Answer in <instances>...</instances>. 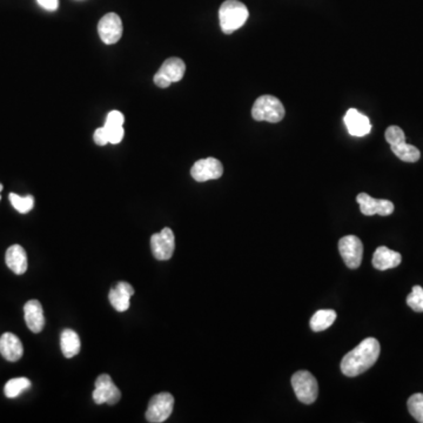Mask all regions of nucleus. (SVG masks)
<instances>
[{
    "mask_svg": "<svg viewBox=\"0 0 423 423\" xmlns=\"http://www.w3.org/2000/svg\"><path fill=\"white\" fill-rule=\"evenodd\" d=\"M222 173H224L222 163L215 158L198 160L191 170V175L198 182L215 180L221 177Z\"/></svg>",
    "mask_w": 423,
    "mask_h": 423,
    "instance_id": "9b49d317",
    "label": "nucleus"
},
{
    "mask_svg": "<svg viewBox=\"0 0 423 423\" xmlns=\"http://www.w3.org/2000/svg\"><path fill=\"white\" fill-rule=\"evenodd\" d=\"M123 22L116 13H107L98 24V33L102 43L113 45L118 43L123 36Z\"/></svg>",
    "mask_w": 423,
    "mask_h": 423,
    "instance_id": "9d476101",
    "label": "nucleus"
},
{
    "mask_svg": "<svg viewBox=\"0 0 423 423\" xmlns=\"http://www.w3.org/2000/svg\"><path fill=\"white\" fill-rule=\"evenodd\" d=\"M380 344L375 337H367L353 351H348L341 361V372L348 377H355L375 365L380 356Z\"/></svg>",
    "mask_w": 423,
    "mask_h": 423,
    "instance_id": "f257e3e1",
    "label": "nucleus"
},
{
    "mask_svg": "<svg viewBox=\"0 0 423 423\" xmlns=\"http://www.w3.org/2000/svg\"><path fill=\"white\" fill-rule=\"evenodd\" d=\"M151 248L156 260H170L175 250V238L170 228H163V231L152 235Z\"/></svg>",
    "mask_w": 423,
    "mask_h": 423,
    "instance_id": "1a4fd4ad",
    "label": "nucleus"
},
{
    "mask_svg": "<svg viewBox=\"0 0 423 423\" xmlns=\"http://www.w3.org/2000/svg\"><path fill=\"white\" fill-rule=\"evenodd\" d=\"M186 65L180 58H170L163 62L159 71L154 76V83L161 88H167L173 83H177L184 78Z\"/></svg>",
    "mask_w": 423,
    "mask_h": 423,
    "instance_id": "39448f33",
    "label": "nucleus"
},
{
    "mask_svg": "<svg viewBox=\"0 0 423 423\" xmlns=\"http://www.w3.org/2000/svg\"><path fill=\"white\" fill-rule=\"evenodd\" d=\"M125 123V116L119 111H111L106 118L105 126H123Z\"/></svg>",
    "mask_w": 423,
    "mask_h": 423,
    "instance_id": "cd10ccee",
    "label": "nucleus"
},
{
    "mask_svg": "<svg viewBox=\"0 0 423 423\" xmlns=\"http://www.w3.org/2000/svg\"><path fill=\"white\" fill-rule=\"evenodd\" d=\"M60 347H62V354L65 358H74L76 355L79 354L80 347H81L79 335L72 329L62 330V337H60Z\"/></svg>",
    "mask_w": 423,
    "mask_h": 423,
    "instance_id": "6ab92c4d",
    "label": "nucleus"
},
{
    "mask_svg": "<svg viewBox=\"0 0 423 423\" xmlns=\"http://www.w3.org/2000/svg\"><path fill=\"white\" fill-rule=\"evenodd\" d=\"M3 191V184H0V192ZM0 199H1V196H0Z\"/></svg>",
    "mask_w": 423,
    "mask_h": 423,
    "instance_id": "7c9ffc66",
    "label": "nucleus"
},
{
    "mask_svg": "<svg viewBox=\"0 0 423 423\" xmlns=\"http://www.w3.org/2000/svg\"><path fill=\"white\" fill-rule=\"evenodd\" d=\"M401 261V254L384 246L376 248L372 255V266L379 271H387L391 268L398 267Z\"/></svg>",
    "mask_w": 423,
    "mask_h": 423,
    "instance_id": "dca6fc26",
    "label": "nucleus"
},
{
    "mask_svg": "<svg viewBox=\"0 0 423 423\" xmlns=\"http://www.w3.org/2000/svg\"><path fill=\"white\" fill-rule=\"evenodd\" d=\"M339 252L348 268L355 269L360 267L363 255V245L355 235H347L339 241Z\"/></svg>",
    "mask_w": 423,
    "mask_h": 423,
    "instance_id": "0eeeda50",
    "label": "nucleus"
},
{
    "mask_svg": "<svg viewBox=\"0 0 423 423\" xmlns=\"http://www.w3.org/2000/svg\"><path fill=\"white\" fill-rule=\"evenodd\" d=\"M408 410L410 415L417 421V422L423 423V394L422 393H416L409 398Z\"/></svg>",
    "mask_w": 423,
    "mask_h": 423,
    "instance_id": "b1692460",
    "label": "nucleus"
},
{
    "mask_svg": "<svg viewBox=\"0 0 423 423\" xmlns=\"http://www.w3.org/2000/svg\"><path fill=\"white\" fill-rule=\"evenodd\" d=\"M384 137L391 146L398 145V144H401V142L405 141V132H403L401 127L398 126L388 127L386 133H384Z\"/></svg>",
    "mask_w": 423,
    "mask_h": 423,
    "instance_id": "a878e982",
    "label": "nucleus"
},
{
    "mask_svg": "<svg viewBox=\"0 0 423 423\" xmlns=\"http://www.w3.org/2000/svg\"><path fill=\"white\" fill-rule=\"evenodd\" d=\"M250 12L239 0H226L219 10L220 27L224 34H231L246 24Z\"/></svg>",
    "mask_w": 423,
    "mask_h": 423,
    "instance_id": "f03ea898",
    "label": "nucleus"
},
{
    "mask_svg": "<svg viewBox=\"0 0 423 423\" xmlns=\"http://www.w3.org/2000/svg\"><path fill=\"white\" fill-rule=\"evenodd\" d=\"M36 1L47 11H55L59 8V0H36Z\"/></svg>",
    "mask_w": 423,
    "mask_h": 423,
    "instance_id": "c756f323",
    "label": "nucleus"
},
{
    "mask_svg": "<svg viewBox=\"0 0 423 423\" xmlns=\"http://www.w3.org/2000/svg\"><path fill=\"white\" fill-rule=\"evenodd\" d=\"M93 400L97 405H116L121 398V391L113 384L111 376L102 374L95 381V389L93 391Z\"/></svg>",
    "mask_w": 423,
    "mask_h": 423,
    "instance_id": "6e6552de",
    "label": "nucleus"
},
{
    "mask_svg": "<svg viewBox=\"0 0 423 423\" xmlns=\"http://www.w3.org/2000/svg\"><path fill=\"white\" fill-rule=\"evenodd\" d=\"M285 107L274 95H261L255 100L252 109V116L257 121L280 123L285 118Z\"/></svg>",
    "mask_w": 423,
    "mask_h": 423,
    "instance_id": "7ed1b4c3",
    "label": "nucleus"
},
{
    "mask_svg": "<svg viewBox=\"0 0 423 423\" xmlns=\"http://www.w3.org/2000/svg\"><path fill=\"white\" fill-rule=\"evenodd\" d=\"M26 325L33 333H40L45 327L43 306L38 300H29L24 306Z\"/></svg>",
    "mask_w": 423,
    "mask_h": 423,
    "instance_id": "4468645a",
    "label": "nucleus"
},
{
    "mask_svg": "<svg viewBox=\"0 0 423 423\" xmlns=\"http://www.w3.org/2000/svg\"><path fill=\"white\" fill-rule=\"evenodd\" d=\"M24 353L22 341L15 334L4 333L0 337V354L5 360L15 362L20 360Z\"/></svg>",
    "mask_w": 423,
    "mask_h": 423,
    "instance_id": "2eb2a0df",
    "label": "nucleus"
},
{
    "mask_svg": "<svg viewBox=\"0 0 423 423\" xmlns=\"http://www.w3.org/2000/svg\"><path fill=\"white\" fill-rule=\"evenodd\" d=\"M292 386L297 400L304 405H311L318 398V384L314 375L307 370H299L292 376Z\"/></svg>",
    "mask_w": 423,
    "mask_h": 423,
    "instance_id": "20e7f679",
    "label": "nucleus"
},
{
    "mask_svg": "<svg viewBox=\"0 0 423 423\" xmlns=\"http://www.w3.org/2000/svg\"><path fill=\"white\" fill-rule=\"evenodd\" d=\"M337 320V311L333 309H321L313 315L311 318V328L315 333L323 332L333 325Z\"/></svg>",
    "mask_w": 423,
    "mask_h": 423,
    "instance_id": "aec40b11",
    "label": "nucleus"
},
{
    "mask_svg": "<svg viewBox=\"0 0 423 423\" xmlns=\"http://www.w3.org/2000/svg\"><path fill=\"white\" fill-rule=\"evenodd\" d=\"M133 287L127 282H119L114 288L109 290V302L118 311H126L130 308V297L133 295Z\"/></svg>",
    "mask_w": 423,
    "mask_h": 423,
    "instance_id": "f3484780",
    "label": "nucleus"
},
{
    "mask_svg": "<svg viewBox=\"0 0 423 423\" xmlns=\"http://www.w3.org/2000/svg\"><path fill=\"white\" fill-rule=\"evenodd\" d=\"M174 398L170 393H160L149 400L146 419L151 423L165 422L173 412Z\"/></svg>",
    "mask_w": 423,
    "mask_h": 423,
    "instance_id": "423d86ee",
    "label": "nucleus"
},
{
    "mask_svg": "<svg viewBox=\"0 0 423 423\" xmlns=\"http://www.w3.org/2000/svg\"><path fill=\"white\" fill-rule=\"evenodd\" d=\"M10 201H11L12 206L22 214L29 213L34 206V198L32 196H20L15 193H11Z\"/></svg>",
    "mask_w": 423,
    "mask_h": 423,
    "instance_id": "5701e85b",
    "label": "nucleus"
},
{
    "mask_svg": "<svg viewBox=\"0 0 423 423\" xmlns=\"http://www.w3.org/2000/svg\"><path fill=\"white\" fill-rule=\"evenodd\" d=\"M94 141H95V144L99 146H105L109 142V134H107V130H106L105 127L102 126L100 128H97L95 132H94Z\"/></svg>",
    "mask_w": 423,
    "mask_h": 423,
    "instance_id": "c85d7f7f",
    "label": "nucleus"
},
{
    "mask_svg": "<svg viewBox=\"0 0 423 423\" xmlns=\"http://www.w3.org/2000/svg\"><path fill=\"white\" fill-rule=\"evenodd\" d=\"M407 304L412 311L417 313L423 311V288L421 286L412 287V293L407 297Z\"/></svg>",
    "mask_w": 423,
    "mask_h": 423,
    "instance_id": "393cba45",
    "label": "nucleus"
},
{
    "mask_svg": "<svg viewBox=\"0 0 423 423\" xmlns=\"http://www.w3.org/2000/svg\"><path fill=\"white\" fill-rule=\"evenodd\" d=\"M106 130H107V134H109V144H113V145H116V144H119L121 142V140L123 139V135H125V130H123V126H105Z\"/></svg>",
    "mask_w": 423,
    "mask_h": 423,
    "instance_id": "bb28decb",
    "label": "nucleus"
},
{
    "mask_svg": "<svg viewBox=\"0 0 423 423\" xmlns=\"http://www.w3.org/2000/svg\"><path fill=\"white\" fill-rule=\"evenodd\" d=\"M5 261L15 274L22 275L27 271V254L20 245H13L6 250Z\"/></svg>",
    "mask_w": 423,
    "mask_h": 423,
    "instance_id": "a211bd4d",
    "label": "nucleus"
},
{
    "mask_svg": "<svg viewBox=\"0 0 423 423\" xmlns=\"http://www.w3.org/2000/svg\"><path fill=\"white\" fill-rule=\"evenodd\" d=\"M356 201L360 205L361 213L368 215V217H372L375 214L387 217L394 212V205L391 201L384 199H374L367 193H360L356 196Z\"/></svg>",
    "mask_w": 423,
    "mask_h": 423,
    "instance_id": "f8f14e48",
    "label": "nucleus"
},
{
    "mask_svg": "<svg viewBox=\"0 0 423 423\" xmlns=\"http://www.w3.org/2000/svg\"><path fill=\"white\" fill-rule=\"evenodd\" d=\"M391 149L395 156L405 163H416L421 156L419 149H416L415 146L409 145L405 141L398 145L391 146Z\"/></svg>",
    "mask_w": 423,
    "mask_h": 423,
    "instance_id": "412c9836",
    "label": "nucleus"
},
{
    "mask_svg": "<svg viewBox=\"0 0 423 423\" xmlns=\"http://www.w3.org/2000/svg\"><path fill=\"white\" fill-rule=\"evenodd\" d=\"M29 387H31V381L26 379V377L11 379V380L8 381V384H5V395L8 398H15L22 394V391L29 389Z\"/></svg>",
    "mask_w": 423,
    "mask_h": 423,
    "instance_id": "4be33fe9",
    "label": "nucleus"
},
{
    "mask_svg": "<svg viewBox=\"0 0 423 423\" xmlns=\"http://www.w3.org/2000/svg\"><path fill=\"white\" fill-rule=\"evenodd\" d=\"M344 120L348 132L353 137H365L372 130L368 116L358 112V109H348Z\"/></svg>",
    "mask_w": 423,
    "mask_h": 423,
    "instance_id": "ddd939ff",
    "label": "nucleus"
}]
</instances>
